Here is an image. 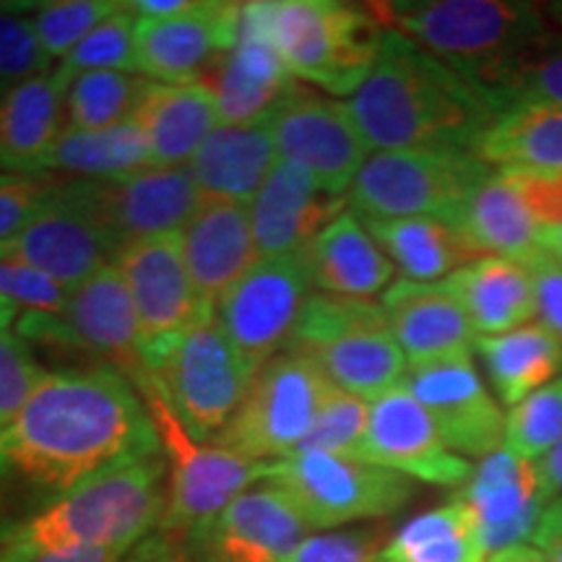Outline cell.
<instances>
[{
    "label": "cell",
    "instance_id": "52a82bcc",
    "mask_svg": "<svg viewBox=\"0 0 562 562\" xmlns=\"http://www.w3.org/2000/svg\"><path fill=\"white\" fill-rule=\"evenodd\" d=\"M290 349L305 351L336 389L364 402L404 385L409 370L381 302L372 300L313 292Z\"/></svg>",
    "mask_w": 562,
    "mask_h": 562
},
{
    "label": "cell",
    "instance_id": "4fadbf2b",
    "mask_svg": "<svg viewBox=\"0 0 562 562\" xmlns=\"http://www.w3.org/2000/svg\"><path fill=\"white\" fill-rule=\"evenodd\" d=\"M311 294L305 250L261 258L224 294L216 305V321L250 375L290 349Z\"/></svg>",
    "mask_w": 562,
    "mask_h": 562
},
{
    "label": "cell",
    "instance_id": "f35d334b",
    "mask_svg": "<svg viewBox=\"0 0 562 562\" xmlns=\"http://www.w3.org/2000/svg\"><path fill=\"white\" fill-rule=\"evenodd\" d=\"M562 438V375L505 414L503 448L537 463Z\"/></svg>",
    "mask_w": 562,
    "mask_h": 562
},
{
    "label": "cell",
    "instance_id": "8992f818",
    "mask_svg": "<svg viewBox=\"0 0 562 562\" xmlns=\"http://www.w3.org/2000/svg\"><path fill=\"white\" fill-rule=\"evenodd\" d=\"M495 172L476 151L398 149L370 154L351 182L347 203L362 220H463L474 193Z\"/></svg>",
    "mask_w": 562,
    "mask_h": 562
},
{
    "label": "cell",
    "instance_id": "83f0119b",
    "mask_svg": "<svg viewBox=\"0 0 562 562\" xmlns=\"http://www.w3.org/2000/svg\"><path fill=\"white\" fill-rule=\"evenodd\" d=\"M271 115L256 123L216 125L188 161L203 195L250 206L277 165Z\"/></svg>",
    "mask_w": 562,
    "mask_h": 562
},
{
    "label": "cell",
    "instance_id": "9f6ffc18",
    "mask_svg": "<svg viewBox=\"0 0 562 562\" xmlns=\"http://www.w3.org/2000/svg\"><path fill=\"white\" fill-rule=\"evenodd\" d=\"M487 562H550L547 554L533 544H521V547H510V550L492 554Z\"/></svg>",
    "mask_w": 562,
    "mask_h": 562
},
{
    "label": "cell",
    "instance_id": "7c38bea8",
    "mask_svg": "<svg viewBox=\"0 0 562 562\" xmlns=\"http://www.w3.org/2000/svg\"><path fill=\"white\" fill-rule=\"evenodd\" d=\"M16 331L42 347L87 357L94 368L123 372L131 383L146 375L136 307L115 263L74 286L60 311L21 315Z\"/></svg>",
    "mask_w": 562,
    "mask_h": 562
},
{
    "label": "cell",
    "instance_id": "ac0fdd59",
    "mask_svg": "<svg viewBox=\"0 0 562 562\" xmlns=\"http://www.w3.org/2000/svg\"><path fill=\"white\" fill-rule=\"evenodd\" d=\"M357 461L404 474L414 482L459 487L472 476V463L453 453L406 385L370 402L368 430Z\"/></svg>",
    "mask_w": 562,
    "mask_h": 562
},
{
    "label": "cell",
    "instance_id": "f6af8a7d",
    "mask_svg": "<svg viewBox=\"0 0 562 562\" xmlns=\"http://www.w3.org/2000/svg\"><path fill=\"white\" fill-rule=\"evenodd\" d=\"M66 182V178L53 172H0V245L13 240L26 224H32L34 216L60 193Z\"/></svg>",
    "mask_w": 562,
    "mask_h": 562
},
{
    "label": "cell",
    "instance_id": "4dcf8cb0",
    "mask_svg": "<svg viewBox=\"0 0 562 562\" xmlns=\"http://www.w3.org/2000/svg\"><path fill=\"white\" fill-rule=\"evenodd\" d=\"M133 123L146 136L154 165L182 167L220 125V112L201 83L151 81Z\"/></svg>",
    "mask_w": 562,
    "mask_h": 562
},
{
    "label": "cell",
    "instance_id": "ee69618b",
    "mask_svg": "<svg viewBox=\"0 0 562 562\" xmlns=\"http://www.w3.org/2000/svg\"><path fill=\"white\" fill-rule=\"evenodd\" d=\"M389 542L391 526L385 521L355 524L347 529L311 533L290 562H381Z\"/></svg>",
    "mask_w": 562,
    "mask_h": 562
},
{
    "label": "cell",
    "instance_id": "5b68a950",
    "mask_svg": "<svg viewBox=\"0 0 562 562\" xmlns=\"http://www.w3.org/2000/svg\"><path fill=\"white\" fill-rule=\"evenodd\" d=\"M248 19L302 83L355 94L375 66L385 24L375 5L341 0H258Z\"/></svg>",
    "mask_w": 562,
    "mask_h": 562
},
{
    "label": "cell",
    "instance_id": "e575fe53",
    "mask_svg": "<svg viewBox=\"0 0 562 562\" xmlns=\"http://www.w3.org/2000/svg\"><path fill=\"white\" fill-rule=\"evenodd\" d=\"M459 229L472 245L474 256H501L524 263L539 250L542 229L533 222L521 195L495 170L474 193Z\"/></svg>",
    "mask_w": 562,
    "mask_h": 562
},
{
    "label": "cell",
    "instance_id": "8fae6325",
    "mask_svg": "<svg viewBox=\"0 0 562 562\" xmlns=\"http://www.w3.org/2000/svg\"><path fill=\"white\" fill-rule=\"evenodd\" d=\"M146 375L157 383L186 432L206 446L220 438L235 417L252 381L224 336L216 313L206 315L161 351L146 368Z\"/></svg>",
    "mask_w": 562,
    "mask_h": 562
},
{
    "label": "cell",
    "instance_id": "30bf717a",
    "mask_svg": "<svg viewBox=\"0 0 562 562\" xmlns=\"http://www.w3.org/2000/svg\"><path fill=\"white\" fill-rule=\"evenodd\" d=\"M263 482L284 490L313 531L385 521L417 492L409 476L321 451L269 463Z\"/></svg>",
    "mask_w": 562,
    "mask_h": 562
},
{
    "label": "cell",
    "instance_id": "7bdbcfd3",
    "mask_svg": "<svg viewBox=\"0 0 562 562\" xmlns=\"http://www.w3.org/2000/svg\"><path fill=\"white\" fill-rule=\"evenodd\" d=\"M50 70H55L53 60L42 50L30 13L0 5V97Z\"/></svg>",
    "mask_w": 562,
    "mask_h": 562
},
{
    "label": "cell",
    "instance_id": "f5cc1de1",
    "mask_svg": "<svg viewBox=\"0 0 562 562\" xmlns=\"http://www.w3.org/2000/svg\"><path fill=\"white\" fill-rule=\"evenodd\" d=\"M539 484H542L544 510L562 505V438L537 461Z\"/></svg>",
    "mask_w": 562,
    "mask_h": 562
},
{
    "label": "cell",
    "instance_id": "5bb4252c",
    "mask_svg": "<svg viewBox=\"0 0 562 562\" xmlns=\"http://www.w3.org/2000/svg\"><path fill=\"white\" fill-rule=\"evenodd\" d=\"M117 250L121 245L91 206L89 182L68 180L32 224L0 245V261L26 266L74 290L115 261Z\"/></svg>",
    "mask_w": 562,
    "mask_h": 562
},
{
    "label": "cell",
    "instance_id": "9a60e30c",
    "mask_svg": "<svg viewBox=\"0 0 562 562\" xmlns=\"http://www.w3.org/2000/svg\"><path fill=\"white\" fill-rule=\"evenodd\" d=\"M115 266L123 273L136 307L144 370L182 334L191 331L195 323L216 313L195 292L182 258L180 232L123 245Z\"/></svg>",
    "mask_w": 562,
    "mask_h": 562
},
{
    "label": "cell",
    "instance_id": "ab89813d",
    "mask_svg": "<svg viewBox=\"0 0 562 562\" xmlns=\"http://www.w3.org/2000/svg\"><path fill=\"white\" fill-rule=\"evenodd\" d=\"M136 24L138 16L123 3L115 13L91 30L66 60L58 63L63 74L76 76L87 70H125L138 74L136 58Z\"/></svg>",
    "mask_w": 562,
    "mask_h": 562
},
{
    "label": "cell",
    "instance_id": "2e32d148",
    "mask_svg": "<svg viewBox=\"0 0 562 562\" xmlns=\"http://www.w3.org/2000/svg\"><path fill=\"white\" fill-rule=\"evenodd\" d=\"M271 131L281 159L311 172L323 193L347 199L370 151L351 121L347 102L331 100L297 81L271 112Z\"/></svg>",
    "mask_w": 562,
    "mask_h": 562
},
{
    "label": "cell",
    "instance_id": "680465c9",
    "mask_svg": "<svg viewBox=\"0 0 562 562\" xmlns=\"http://www.w3.org/2000/svg\"><path fill=\"white\" fill-rule=\"evenodd\" d=\"M16 315H19V307L5 297H0V331H9V326L16 321Z\"/></svg>",
    "mask_w": 562,
    "mask_h": 562
},
{
    "label": "cell",
    "instance_id": "e0dca14e",
    "mask_svg": "<svg viewBox=\"0 0 562 562\" xmlns=\"http://www.w3.org/2000/svg\"><path fill=\"white\" fill-rule=\"evenodd\" d=\"M404 385L453 453L482 461L503 448L505 414L476 372L472 355L409 364Z\"/></svg>",
    "mask_w": 562,
    "mask_h": 562
},
{
    "label": "cell",
    "instance_id": "11a10c76",
    "mask_svg": "<svg viewBox=\"0 0 562 562\" xmlns=\"http://www.w3.org/2000/svg\"><path fill=\"white\" fill-rule=\"evenodd\" d=\"M125 550H115V547H94V550H70V552H47L40 554L30 562H121L125 558Z\"/></svg>",
    "mask_w": 562,
    "mask_h": 562
},
{
    "label": "cell",
    "instance_id": "816d5d0a",
    "mask_svg": "<svg viewBox=\"0 0 562 562\" xmlns=\"http://www.w3.org/2000/svg\"><path fill=\"white\" fill-rule=\"evenodd\" d=\"M121 562H199V558L191 552L186 539L157 529L140 539Z\"/></svg>",
    "mask_w": 562,
    "mask_h": 562
},
{
    "label": "cell",
    "instance_id": "681fc988",
    "mask_svg": "<svg viewBox=\"0 0 562 562\" xmlns=\"http://www.w3.org/2000/svg\"><path fill=\"white\" fill-rule=\"evenodd\" d=\"M68 292L70 290L45 277V273L11 261H0V297L13 302L16 307L55 313L66 305Z\"/></svg>",
    "mask_w": 562,
    "mask_h": 562
},
{
    "label": "cell",
    "instance_id": "60d3db41",
    "mask_svg": "<svg viewBox=\"0 0 562 562\" xmlns=\"http://www.w3.org/2000/svg\"><path fill=\"white\" fill-rule=\"evenodd\" d=\"M121 5L115 0H53V3H30L26 9L32 11L30 19L42 50L50 60L63 63L100 21Z\"/></svg>",
    "mask_w": 562,
    "mask_h": 562
},
{
    "label": "cell",
    "instance_id": "836d02e7",
    "mask_svg": "<svg viewBox=\"0 0 562 562\" xmlns=\"http://www.w3.org/2000/svg\"><path fill=\"white\" fill-rule=\"evenodd\" d=\"M154 167L146 136L133 121L102 131H63L45 172L66 180L110 182Z\"/></svg>",
    "mask_w": 562,
    "mask_h": 562
},
{
    "label": "cell",
    "instance_id": "f907efd6",
    "mask_svg": "<svg viewBox=\"0 0 562 562\" xmlns=\"http://www.w3.org/2000/svg\"><path fill=\"white\" fill-rule=\"evenodd\" d=\"M531 277L533 302H537V323L562 341V263L539 248L524 261Z\"/></svg>",
    "mask_w": 562,
    "mask_h": 562
},
{
    "label": "cell",
    "instance_id": "74e56055",
    "mask_svg": "<svg viewBox=\"0 0 562 562\" xmlns=\"http://www.w3.org/2000/svg\"><path fill=\"white\" fill-rule=\"evenodd\" d=\"M151 79L125 70L70 76L63 100V131H102L133 121Z\"/></svg>",
    "mask_w": 562,
    "mask_h": 562
},
{
    "label": "cell",
    "instance_id": "ffe728a7",
    "mask_svg": "<svg viewBox=\"0 0 562 562\" xmlns=\"http://www.w3.org/2000/svg\"><path fill=\"white\" fill-rule=\"evenodd\" d=\"M245 5L195 0L191 11L136 24L138 74L159 83H193L240 37Z\"/></svg>",
    "mask_w": 562,
    "mask_h": 562
},
{
    "label": "cell",
    "instance_id": "d590c367",
    "mask_svg": "<svg viewBox=\"0 0 562 562\" xmlns=\"http://www.w3.org/2000/svg\"><path fill=\"white\" fill-rule=\"evenodd\" d=\"M381 562H487V552L472 510L453 497L393 533Z\"/></svg>",
    "mask_w": 562,
    "mask_h": 562
},
{
    "label": "cell",
    "instance_id": "6da1fadb",
    "mask_svg": "<svg viewBox=\"0 0 562 562\" xmlns=\"http://www.w3.org/2000/svg\"><path fill=\"white\" fill-rule=\"evenodd\" d=\"M161 451L157 425L123 372H47L0 432V542L91 476Z\"/></svg>",
    "mask_w": 562,
    "mask_h": 562
},
{
    "label": "cell",
    "instance_id": "91938a15",
    "mask_svg": "<svg viewBox=\"0 0 562 562\" xmlns=\"http://www.w3.org/2000/svg\"><path fill=\"white\" fill-rule=\"evenodd\" d=\"M550 13H552V19L558 21L560 30H562V3H552V5H550Z\"/></svg>",
    "mask_w": 562,
    "mask_h": 562
},
{
    "label": "cell",
    "instance_id": "603a6c76",
    "mask_svg": "<svg viewBox=\"0 0 562 562\" xmlns=\"http://www.w3.org/2000/svg\"><path fill=\"white\" fill-rule=\"evenodd\" d=\"M344 211L347 199L323 193L311 172L290 159H279L250 203L258 256L302 252Z\"/></svg>",
    "mask_w": 562,
    "mask_h": 562
},
{
    "label": "cell",
    "instance_id": "484cf974",
    "mask_svg": "<svg viewBox=\"0 0 562 562\" xmlns=\"http://www.w3.org/2000/svg\"><path fill=\"white\" fill-rule=\"evenodd\" d=\"M381 307L406 362H430L440 357L472 355L476 331L453 294L435 281L398 279L383 292Z\"/></svg>",
    "mask_w": 562,
    "mask_h": 562
},
{
    "label": "cell",
    "instance_id": "4316f807",
    "mask_svg": "<svg viewBox=\"0 0 562 562\" xmlns=\"http://www.w3.org/2000/svg\"><path fill=\"white\" fill-rule=\"evenodd\" d=\"M70 76L55 66L0 97V172L42 175L63 133Z\"/></svg>",
    "mask_w": 562,
    "mask_h": 562
},
{
    "label": "cell",
    "instance_id": "d4e9b609",
    "mask_svg": "<svg viewBox=\"0 0 562 562\" xmlns=\"http://www.w3.org/2000/svg\"><path fill=\"white\" fill-rule=\"evenodd\" d=\"M180 248L195 292L216 311L232 286L261 261L252 237L250 206L203 195L180 229Z\"/></svg>",
    "mask_w": 562,
    "mask_h": 562
},
{
    "label": "cell",
    "instance_id": "7dc6e473",
    "mask_svg": "<svg viewBox=\"0 0 562 562\" xmlns=\"http://www.w3.org/2000/svg\"><path fill=\"white\" fill-rule=\"evenodd\" d=\"M516 104L562 108V32L516 70L503 97V112Z\"/></svg>",
    "mask_w": 562,
    "mask_h": 562
},
{
    "label": "cell",
    "instance_id": "7a4b0ae2",
    "mask_svg": "<svg viewBox=\"0 0 562 562\" xmlns=\"http://www.w3.org/2000/svg\"><path fill=\"white\" fill-rule=\"evenodd\" d=\"M347 110L368 149L476 151L495 102L404 34L385 30L370 76Z\"/></svg>",
    "mask_w": 562,
    "mask_h": 562
},
{
    "label": "cell",
    "instance_id": "ba28073f",
    "mask_svg": "<svg viewBox=\"0 0 562 562\" xmlns=\"http://www.w3.org/2000/svg\"><path fill=\"white\" fill-rule=\"evenodd\" d=\"M133 385L157 425L167 456V505L157 526L159 531L182 539L191 537L214 521L237 495L263 482L269 463L248 461L227 448L193 440L149 375L138 378Z\"/></svg>",
    "mask_w": 562,
    "mask_h": 562
},
{
    "label": "cell",
    "instance_id": "d6986e66",
    "mask_svg": "<svg viewBox=\"0 0 562 562\" xmlns=\"http://www.w3.org/2000/svg\"><path fill=\"white\" fill-rule=\"evenodd\" d=\"M311 531L286 492L266 482L237 495L186 542L199 562H290Z\"/></svg>",
    "mask_w": 562,
    "mask_h": 562
},
{
    "label": "cell",
    "instance_id": "f1b7e54d",
    "mask_svg": "<svg viewBox=\"0 0 562 562\" xmlns=\"http://www.w3.org/2000/svg\"><path fill=\"white\" fill-rule=\"evenodd\" d=\"M305 261L315 292L355 300H370L372 294L389 290L396 271L351 209L336 216L307 245Z\"/></svg>",
    "mask_w": 562,
    "mask_h": 562
},
{
    "label": "cell",
    "instance_id": "d6a6232c",
    "mask_svg": "<svg viewBox=\"0 0 562 562\" xmlns=\"http://www.w3.org/2000/svg\"><path fill=\"white\" fill-rule=\"evenodd\" d=\"M474 347L497 402L510 409L562 372V341L539 323L501 336H476Z\"/></svg>",
    "mask_w": 562,
    "mask_h": 562
},
{
    "label": "cell",
    "instance_id": "bcb514c9",
    "mask_svg": "<svg viewBox=\"0 0 562 562\" xmlns=\"http://www.w3.org/2000/svg\"><path fill=\"white\" fill-rule=\"evenodd\" d=\"M47 370L34 362L30 344L19 334L0 331V432L19 417Z\"/></svg>",
    "mask_w": 562,
    "mask_h": 562
},
{
    "label": "cell",
    "instance_id": "8d00e7d4",
    "mask_svg": "<svg viewBox=\"0 0 562 562\" xmlns=\"http://www.w3.org/2000/svg\"><path fill=\"white\" fill-rule=\"evenodd\" d=\"M476 154L490 167H562V108H508L484 133Z\"/></svg>",
    "mask_w": 562,
    "mask_h": 562
},
{
    "label": "cell",
    "instance_id": "6f0895ef",
    "mask_svg": "<svg viewBox=\"0 0 562 562\" xmlns=\"http://www.w3.org/2000/svg\"><path fill=\"white\" fill-rule=\"evenodd\" d=\"M539 248L547 250L550 256H554L562 263V224H558V227H550V229H542Z\"/></svg>",
    "mask_w": 562,
    "mask_h": 562
},
{
    "label": "cell",
    "instance_id": "cb8c5ba5",
    "mask_svg": "<svg viewBox=\"0 0 562 562\" xmlns=\"http://www.w3.org/2000/svg\"><path fill=\"white\" fill-rule=\"evenodd\" d=\"M195 83L209 91L224 125H243L269 117L297 79L271 42L250 24L245 5L240 37L203 70Z\"/></svg>",
    "mask_w": 562,
    "mask_h": 562
},
{
    "label": "cell",
    "instance_id": "7402d4cb",
    "mask_svg": "<svg viewBox=\"0 0 562 562\" xmlns=\"http://www.w3.org/2000/svg\"><path fill=\"white\" fill-rule=\"evenodd\" d=\"M456 497L472 510L487 560L510 547L531 544L544 516L537 463L518 459L508 448L476 463Z\"/></svg>",
    "mask_w": 562,
    "mask_h": 562
},
{
    "label": "cell",
    "instance_id": "9c48e42d",
    "mask_svg": "<svg viewBox=\"0 0 562 562\" xmlns=\"http://www.w3.org/2000/svg\"><path fill=\"white\" fill-rule=\"evenodd\" d=\"M336 389L305 351L286 349L252 375L243 404L211 446L256 463L290 459Z\"/></svg>",
    "mask_w": 562,
    "mask_h": 562
},
{
    "label": "cell",
    "instance_id": "f546056e",
    "mask_svg": "<svg viewBox=\"0 0 562 562\" xmlns=\"http://www.w3.org/2000/svg\"><path fill=\"white\" fill-rule=\"evenodd\" d=\"M476 336H501L537 323L531 277L524 263L501 256H482L440 281Z\"/></svg>",
    "mask_w": 562,
    "mask_h": 562
},
{
    "label": "cell",
    "instance_id": "277c9868",
    "mask_svg": "<svg viewBox=\"0 0 562 562\" xmlns=\"http://www.w3.org/2000/svg\"><path fill=\"white\" fill-rule=\"evenodd\" d=\"M167 505L165 451L117 463L91 476L0 542V562H30L47 552L115 547L131 552L157 531Z\"/></svg>",
    "mask_w": 562,
    "mask_h": 562
},
{
    "label": "cell",
    "instance_id": "b9f144b4",
    "mask_svg": "<svg viewBox=\"0 0 562 562\" xmlns=\"http://www.w3.org/2000/svg\"><path fill=\"white\" fill-rule=\"evenodd\" d=\"M368 419L370 404L364 398H357L347 391L334 389L326 396V402H323L311 432L302 440L300 451H321L357 461V453H360L364 440V430H368Z\"/></svg>",
    "mask_w": 562,
    "mask_h": 562
},
{
    "label": "cell",
    "instance_id": "44dd1931",
    "mask_svg": "<svg viewBox=\"0 0 562 562\" xmlns=\"http://www.w3.org/2000/svg\"><path fill=\"white\" fill-rule=\"evenodd\" d=\"M89 182V199L115 243L170 235L186 227L203 201L191 167H146L128 178Z\"/></svg>",
    "mask_w": 562,
    "mask_h": 562
},
{
    "label": "cell",
    "instance_id": "db71d44e",
    "mask_svg": "<svg viewBox=\"0 0 562 562\" xmlns=\"http://www.w3.org/2000/svg\"><path fill=\"white\" fill-rule=\"evenodd\" d=\"M531 544L539 547L550 562H562V505L544 510L542 521L533 531Z\"/></svg>",
    "mask_w": 562,
    "mask_h": 562
},
{
    "label": "cell",
    "instance_id": "c3c4849f",
    "mask_svg": "<svg viewBox=\"0 0 562 562\" xmlns=\"http://www.w3.org/2000/svg\"><path fill=\"white\" fill-rule=\"evenodd\" d=\"M539 229L562 224V167H501Z\"/></svg>",
    "mask_w": 562,
    "mask_h": 562
},
{
    "label": "cell",
    "instance_id": "1f68e13d",
    "mask_svg": "<svg viewBox=\"0 0 562 562\" xmlns=\"http://www.w3.org/2000/svg\"><path fill=\"white\" fill-rule=\"evenodd\" d=\"M362 222L393 269L402 271V279L435 284L451 277L461 266L476 261L472 245L456 224L432 220V216Z\"/></svg>",
    "mask_w": 562,
    "mask_h": 562
},
{
    "label": "cell",
    "instance_id": "3957f363",
    "mask_svg": "<svg viewBox=\"0 0 562 562\" xmlns=\"http://www.w3.org/2000/svg\"><path fill=\"white\" fill-rule=\"evenodd\" d=\"M372 5L385 30L417 42L484 91L501 112L516 70L562 32L550 5L516 0H391Z\"/></svg>",
    "mask_w": 562,
    "mask_h": 562
}]
</instances>
